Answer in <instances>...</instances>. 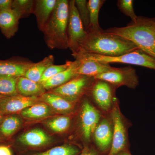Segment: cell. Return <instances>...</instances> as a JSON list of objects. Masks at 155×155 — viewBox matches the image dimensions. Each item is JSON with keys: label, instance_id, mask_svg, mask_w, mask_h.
<instances>
[{"label": "cell", "instance_id": "34", "mask_svg": "<svg viewBox=\"0 0 155 155\" xmlns=\"http://www.w3.org/2000/svg\"><path fill=\"white\" fill-rule=\"evenodd\" d=\"M80 155H97L96 152L92 148L86 147L83 149Z\"/></svg>", "mask_w": 155, "mask_h": 155}, {"label": "cell", "instance_id": "28", "mask_svg": "<svg viewBox=\"0 0 155 155\" xmlns=\"http://www.w3.org/2000/svg\"><path fill=\"white\" fill-rule=\"evenodd\" d=\"M35 2L32 0H15L13 1L11 8L17 11L21 19L25 18L33 13Z\"/></svg>", "mask_w": 155, "mask_h": 155}, {"label": "cell", "instance_id": "36", "mask_svg": "<svg viewBox=\"0 0 155 155\" xmlns=\"http://www.w3.org/2000/svg\"><path fill=\"white\" fill-rule=\"evenodd\" d=\"M3 118V116L1 114H0V123H1V121H2V119Z\"/></svg>", "mask_w": 155, "mask_h": 155}, {"label": "cell", "instance_id": "20", "mask_svg": "<svg viewBox=\"0 0 155 155\" xmlns=\"http://www.w3.org/2000/svg\"><path fill=\"white\" fill-rule=\"evenodd\" d=\"M17 89L18 94L25 97H39L46 93L41 84L34 82L24 76L18 78Z\"/></svg>", "mask_w": 155, "mask_h": 155}, {"label": "cell", "instance_id": "21", "mask_svg": "<svg viewBox=\"0 0 155 155\" xmlns=\"http://www.w3.org/2000/svg\"><path fill=\"white\" fill-rule=\"evenodd\" d=\"M54 56L51 55L38 63H33L27 69L24 77L34 82L40 83L44 73L48 67L54 64Z\"/></svg>", "mask_w": 155, "mask_h": 155}, {"label": "cell", "instance_id": "15", "mask_svg": "<svg viewBox=\"0 0 155 155\" xmlns=\"http://www.w3.org/2000/svg\"><path fill=\"white\" fill-rule=\"evenodd\" d=\"M57 0H36L33 14L40 30L43 31L54 10Z\"/></svg>", "mask_w": 155, "mask_h": 155}, {"label": "cell", "instance_id": "1", "mask_svg": "<svg viewBox=\"0 0 155 155\" xmlns=\"http://www.w3.org/2000/svg\"><path fill=\"white\" fill-rule=\"evenodd\" d=\"M132 42L143 51L155 58V18L138 16L124 27H114L104 30Z\"/></svg>", "mask_w": 155, "mask_h": 155}, {"label": "cell", "instance_id": "19", "mask_svg": "<svg viewBox=\"0 0 155 155\" xmlns=\"http://www.w3.org/2000/svg\"><path fill=\"white\" fill-rule=\"evenodd\" d=\"M39 98L40 101L45 103L52 110L58 113H68L74 107L73 103L51 92L45 93Z\"/></svg>", "mask_w": 155, "mask_h": 155}, {"label": "cell", "instance_id": "2", "mask_svg": "<svg viewBox=\"0 0 155 155\" xmlns=\"http://www.w3.org/2000/svg\"><path fill=\"white\" fill-rule=\"evenodd\" d=\"M138 49L127 39L103 30L87 33L81 50L101 55L116 57Z\"/></svg>", "mask_w": 155, "mask_h": 155}, {"label": "cell", "instance_id": "25", "mask_svg": "<svg viewBox=\"0 0 155 155\" xmlns=\"http://www.w3.org/2000/svg\"><path fill=\"white\" fill-rule=\"evenodd\" d=\"M80 150L73 145L65 144L51 148L45 150L35 152L21 155H78Z\"/></svg>", "mask_w": 155, "mask_h": 155}, {"label": "cell", "instance_id": "11", "mask_svg": "<svg viewBox=\"0 0 155 155\" xmlns=\"http://www.w3.org/2000/svg\"><path fill=\"white\" fill-rule=\"evenodd\" d=\"M114 88L116 87L104 81L95 79L89 90L97 104L104 110L108 111L115 99Z\"/></svg>", "mask_w": 155, "mask_h": 155}, {"label": "cell", "instance_id": "23", "mask_svg": "<svg viewBox=\"0 0 155 155\" xmlns=\"http://www.w3.org/2000/svg\"><path fill=\"white\" fill-rule=\"evenodd\" d=\"M21 125L22 120L16 114L5 116L0 123V136L5 139L10 138L19 130Z\"/></svg>", "mask_w": 155, "mask_h": 155}, {"label": "cell", "instance_id": "31", "mask_svg": "<svg viewBox=\"0 0 155 155\" xmlns=\"http://www.w3.org/2000/svg\"><path fill=\"white\" fill-rule=\"evenodd\" d=\"M117 5L121 12L126 16L130 17L131 21L134 22L137 19L133 8V1L132 0H118Z\"/></svg>", "mask_w": 155, "mask_h": 155}, {"label": "cell", "instance_id": "3", "mask_svg": "<svg viewBox=\"0 0 155 155\" xmlns=\"http://www.w3.org/2000/svg\"><path fill=\"white\" fill-rule=\"evenodd\" d=\"M69 17V1L57 0L54 10L42 31L46 44L50 49L68 48Z\"/></svg>", "mask_w": 155, "mask_h": 155}, {"label": "cell", "instance_id": "10", "mask_svg": "<svg viewBox=\"0 0 155 155\" xmlns=\"http://www.w3.org/2000/svg\"><path fill=\"white\" fill-rule=\"evenodd\" d=\"M112 118L114 130L113 140L109 155H117L124 150L127 143L126 129L118 106L113 109Z\"/></svg>", "mask_w": 155, "mask_h": 155}, {"label": "cell", "instance_id": "6", "mask_svg": "<svg viewBox=\"0 0 155 155\" xmlns=\"http://www.w3.org/2000/svg\"><path fill=\"white\" fill-rule=\"evenodd\" d=\"M94 80V78L79 75L51 92L74 103L89 90Z\"/></svg>", "mask_w": 155, "mask_h": 155}, {"label": "cell", "instance_id": "13", "mask_svg": "<svg viewBox=\"0 0 155 155\" xmlns=\"http://www.w3.org/2000/svg\"><path fill=\"white\" fill-rule=\"evenodd\" d=\"M75 59L79 62L77 70L78 75L94 78L97 75L111 71L114 68L110 64H104L85 58L78 57Z\"/></svg>", "mask_w": 155, "mask_h": 155}, {"label": "cell", "instance_id": "33", "mask_svg": "<svg viewBox=\"0 0 155 155\" xmlns=\"http://www.w3.org/2000/svg\"><path fill=\"white\" fill-rule=\"evenodd\" d=\"M0 155H13L11 147L5 145H0Z\"/></svg>", "mask_w": 155, "mask_h": 155}, {"label": "cell", "instance_id": "29", "mask_svg": "<svg viewBox=\"0 0 155 155\" xmlns=\"http://www.w3.org/2000/svg\"><path fill=\"white\" fill-rule=\"evenodd\" d=\"M78 12L86 32L88 30L90 23L89 12L87 1L86 0H75Z\"/></svg>", "mask_w": 155, "mask_h": 155}, {"label": "cell", "instance_id": "22", "mask_svg": "<svg viewBox=\"0 0 155 155\" xmlns=\"http://www.w3.org/2000/svg\"><path fill=\"white\" fill-rule=\"evenodd\" d=\"M20 114L23 118L28 120H39L51 116L52 110L45 103L40 101L26 108Z\"/></svg>", "mask_w": 155, "mask_h": 155}, {"label": "cell", "instance_id": "14", "mask_svg": "<svg viewBox=\"0 0 155 155\" xmlns=\"http://www.w3.org/2000/svg\"><path fill=\"white\" fill-rule=\"evenodd\" d=\"M19 14L14 9L11 8L0 12V28L7 38L14 36L18 29Z\"/></svg>", "mask_w": 155, "mask_h": 155}, {"label": "cell", "instance_id": "7", "mask_svg": "<svg viewBox=\"0 0 155 155\" xmlns=\"http://www.w3.org/2000/svg\"><path fill=\"white\" fill-rule=\"evenodd\" d=\"M94 78L104 81L116 88L126 86L134 89L139 83L138 77L135 69L130 66L119 68L114 67L113 70L97 75Z\"/></svg>", "mask_w": 155, "mask_h": 155}, {"label": "cell", "instance_id": "26", "mask_svg": "<svg viewBox=\"0 0 155 155\" xmlns=\"http://www.w3.org/2000/svg\"><path fill=\"white\" fill-rule=\"evenodd\" d=\"M19 77L0 75V95L9 97L17 95V84Z\"/></svg>", "mask_w": 155, "mask_h": 155}, {"label": "cell", "instance_id": "27", "mask_svg": "<svg viewBox=\"0 0 155 155\" xmlns=\"http://www.w3.org/2000/svg\"><path fill=\"white\" fill-rule=\"evenodd\" d=\"M71 119L68 116H60L54 117L46 122L47 126L56 133H62L69 128Z\"/></svg>", "mask_w": 155, "mask_h": 155}, {"label": "cell", "instance_id": "9", "mask_svg": "<svg viewBox=\"0 0 155 155\" xmlns=\"http://www.w3.org/2000/svg\"><path fill=\"white\" fill-rule=\"evenodd\" d=\"M40 102L39 97L21 95L3 97L0 98V114L3 116L21 113L26 108Z\"/></svg>", "mask_w": 155, "mask_h": 155}, {"label": "cell", "instance_id": "17", "mask_svg": "<svg viewBox=\"0 0 155 155\" xmlns=\"http://www.w3.org/2000/svg\"><path fill=\"white\" fill-rule=\"evenodd\" d=\"M79 62L77 60L73 61L72 64L68 69L62 71L41 83L46 90H53L63 85L72 78L79 75L77 73Z\"/></svg>", "mask_w": 155, "mask_h": 155}, {"label": "cell", "instance_id": "12", "mask_svg": "<svg viewBox=\"0 0 155 155\" xmlns=\"http://www.w3.org/2000/svg\"><path fill=\"white\" fill-rule=\"evenodd\" d=\"M17 141L24 148L40 150L48 146L53 141L51 137L43 130L36 128L22 134Z\"/></svg>", "mask_w": 155, "mask_h": 155}, {"label": "cell", "instance_id": "18", "mask_svg": "<svg viewBox=\"0 0 155 155\" xmlns=\"http://www.w3.org/2000/svg\"><path fill=\"white\" fill-rule=\"evenodd\" d=\"M33 63L17 60H0V75L14 77L24 76L27 69Z\"/></svg>", "mask_w": 155, "mask_h": 155}, {"label": "cell", "instance_id": "32", "mask_svg": "<svg viewBox=\"0 0 155 155\" xmlns=\"http://www.w3.org/2000/svg\"><path fill=\"white\" fill-rule=\"evenodd\" d=\"M12 0H0V12L11 8Z\"/></svg>", "mask_w": 155, "mask_h": 155}, {"label": "cell", "instance_id": "24", "mask_svg": "<svg viewBox=\"0 0 155 155\" xmlns=\"http://www.w3.org/2000/svg\"><path fill=\"white\" fill-rule=\"evenodd\" d=\"M105 0H89L87 1L89 12L90 23L87 32H95L102 31L99 23V14Z\"/></svg>", "mask_w": 155, "mask_h": 155}, {"label": "cell", "instance_id": "4", "mask_svg": "<svg viewBox=\"0 0 155 155\" xmlns=\"http://www.w3.org/2000/svg\"><path fill=\"white\" fill-rule=\"evenodd\" d=\"M72 55L74 58L81 57L104 64L121 63L131 64L155 70V58L147 54L140 49L116 57L101 55L87 52L83 50L76 54H72Z\"/></svg>", "mask_w": 155, "mask_h": 155}, {"label": "cell", "instance_id": "35", "mask_svg": "<svg viewBox=\"0 0 155 155\" xmlns=\"http://www.w3.org/2000/svg\"><path fill=\"white\" fill-rule=\"evenodd\" d=\"M117 155H131L130 153L127 151L123 150L119 153Z\"/></svg>", "mask_w": 155, "mask_h": 155}, {"label": "cell", "instance_id": "5", "mask_svg": "<svg viewBox=\"0 0 155 155\" xmlns=\"http://www.w3.org/2000/svg\"><path fill=\"white\" fill-rule=\"evenodd\" d=\"M69 2V17L67 27V40L68 48L72 54L79 52L87 32L78 12L75 0H71Z\"/></svg>", "mask_w": 155, "mask_h": 155}, {"label": "cell", "instance_id": "30", "mask_svg": "<svg viewBox=\"0 0 155 155\" xmlns=\"http://www.w3.org/2000/svg\"><path fill=\"white\" fill-rule=\"evenodd\" d=\"M72 63L73 61H66L65 64L62 65H56L52 64L51 65L44 73L40 83H43L60 72L68 69L72 65Z\"/></svg>", "mask_w": 155, "mask_h": 155}, {"label": "cell", "instance_id": "37", "mask_svg": "<svg viewBox=\"0 0 155 155\" xmlns=\"http://www.w3.org/2000/svg\"><path fill=\"white\" fill-rule=\"evenodd\" d=\"M2 97H3L2 96L0 95V98H1Z\"/></svg>", "mask_w": 155, "mask_h": 155}, {"label": "cell", "instance_id": "8", "mask_svg": "<svg viewBox=\"0 0 155 155\" xmlns=\"http://www.w3.org/2000/svg\"><path fill=\"white\" fill-rule=\"evenodd\" d=\"M80 113L81 133L84 139L89 141L99 123L101 114L86 99L84 100L82 103Z\"/></svg>", "mask_w": 155, "mask_h": 155}, {"label": "cell", "instance_id": "16", "mask_svg": "<svg viewBox=\"0 0 155 155\" xmlns=\"http://www.w3.org/2000/svg\"><path fill=\"white\" fill-rule=\"evenodd\" d=\"M95 142L100 150L106 151L112 144L113 130L107 119H103L97 125L94 133Z\"/></svg>", "mask_w": 155, "mask_h": 155}]
</instances>
